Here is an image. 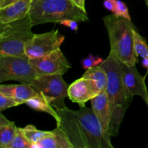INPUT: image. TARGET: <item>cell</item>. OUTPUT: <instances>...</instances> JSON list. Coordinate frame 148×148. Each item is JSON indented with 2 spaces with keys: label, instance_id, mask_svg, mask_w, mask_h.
Returning <instances> with one entry per match:
<instances>
[{
  "label": "cell",
  "instance_id": "7",
  "mask_svg": "<svg viewBox=\"0 0 148 148\" xmlns=\"http://www.w3.org/2000/svg\"><path fill=\"white\" fill-rule=\"evenodd\" d=\"M62 75H41L35 79L30 86L56 109L65 108L69 84Z\"/></svg>",
  "mask_w": 148,
  "mask_h": 148
},
{
  "label": "cell",
  "instance_id": "14",
  "mask_svg": "<svg viewBox=\"0 0 148 148\" xmlns=\"http://www.w3.org/2000/svg\"><path fill=\"white\" fill-rule=\"evenodd\" d=\"M0 93L11 97L19 104L25 103L26 101L38 95V93L27 84L20 85H1Z\"/></svg>",
  "mask_w": 148,
  "mask_h": 148
},
{
  "label": "cell",
  "instance_id": "8",
  "mask_svg": "<svg viewBox=\"0 0 148 148\" xmlns=\"http://www.w3.org/2000/svg\"><path fill=\"white\" fill-rule=\"evenodd\" d=\"M65 37L59 33V30L34 34L25 46V54L30 59L41 57L60 49Z\"/></svg>",
  "mask_w": 148,
  "mask_h": 148
},
{
  "label": "cell",
  "instance_id": "4",
  "mask_svg": "<svg viewBox=\"0 0 148 148\" xmlns=\"http://www.w3.org/2000/svg\"><path fill=\"white\" fill-rule=\"evenodd\" d=\"M29 16L33 26L47 23H58L64 19L88 22L87 12L72 4L70 0H33Z\"/></svg>",
  "mask_w": 148,
  "mask_h": 148
},
{
  "label": "cell",
  "instance_id": "5",
  "mask_svg": "<svg viewBox=\"0 0 148 148\" xmlns=\"http://www.w3.org/2000/svg\"><path fill=\"white\" fill-rule=\"evenodd\" d=\"M31 19L28 15L21 20L0 24V56L25 54V46L33 37Z\"/></svg>",
  "mask_w": 148,
  "mask_h": 148
},
{
  "label": "cell",
  "instance_id": "10",
  "mask_svg": "<svg viewBox=\"0 0 148 148\" xmlns=\"http://www.w3.org/2000/svg\"><path fill=\"white\" fill-rule=\"evenodd\" d=\"M121 70L124 88L129 98L133 99L134 96L139 95L148 106V92L145 80L139 73L136 65L128 66L121 63Z\"/></svg>",
  "mask_w": 148,
  "mask_h": 148
},
{
  "label": "cell",
  "instance_id": "27",
  "mask_svg": "<svg viewBox=\"0 0 148 148\" xmlns=\"http://www.w3.org/2000/svg\"><path fill=\"white\" fill-rule=\"evenodd\" d=\"M74 5L77 7L78 8L81 9L83 11L87 12L85 9V0H70Z\"/></svg>",
  "mask_w": 148,
  "mask_h": 148
},
{
  "label": "cell",
  "instance_id": "28",
  "mask_svg": "<svg viewBox=\"0 0 148 148\" xmlns=\"http://www.w3.org/2000/svg\"><path fill=\"white\" fill-rule=\"evenodd\" d=\"M19 0H0V8H3Z\"/></svg>",
  "mask_w": 148,
  "mask_h": 148
},
{
  "label": "cell",
  "instance_id": "1",
  "mask_svg": "<svg viewBox=\"0 0 148 148\" xmlns=\"http://www.w3.org/2000/svg\"><path fill=\"white\" fill-rule=\"evenodd\" d=\"M56 111L60 118L56 125L66 133L74 148L114 147L92 108L75 111L65 107Z\"/></svg>",
  "mask_w": 148,
  "mask_h": 148
},
{
  "label": "cell",
  "instance_id": "20",
  "mask_svg": "<svg viewBox=\"0 0 148 148\" xmlns=\"http://www.w3.org/2000/svg\"><path fill=\"white\" fill-rule=\"evenodd\" d=\"M134 47L137 56L142 58L148 57V45L146 39L138 33L137 28L134 30Z\"/></svg>",
  "mask_w": 148,
  "mask_h": 148
},
{
  "label": "cell",
  "instance_id": "26",
  "mask_svg": "<svg viewBox=\"0 0 148 148\" xmlns=\"http://www.w3.org/2000/svg\"><path fill=\"white\" fill-rule=\"evenodd\" d=\"M117 0H104L103 6L107 10L111 12L112 14H115L116 10Z\"/></svg>",
  "mask_w": 148,
  "mask_h": 148
},
{
  "label": "cell",
  "instance_id": "3",
  "mask_svg": "<svg viewBox=\"0 0 148 148\" xmlns=\"http://www.w3.org/2000/svg\"><path fill=\"white\" fill-rule=\"evenodd\" d=\"M103 22L109 37L111 51L121 63L128 66L136 65L138 62L134 47L136 27L132 20L112 14L104 17Z\"/></svg>",
  "mask_w": 148,
  "mask_h": 148
},
{
  "label": "cell",
  "instance_id": "13",
  "mask_svg": "<svg viewBox=\"0 0 148 148\" xmlns=\"http://www.w3.org/2000/svg\"><path fill=\"white\" fill-rule=\"evenodd\" d=\"M33 0H19L0 8V24L25 18L29 14Z\"/></svg>",
  "mask_w": 148,
  "mask_h": 148
},
{
  "label": "cell",
  "instance_id": "21",
  "mask_svg": "<svg viewBox=\"0 0 148 148\" xmlns=\"http://www.w3.org/2000/svg\"><path fill=\"white\" fill-rule=\"evenodd\" d=\"M8 148H33V144L30 143L25 137L23 128L17 127L15 137L10 143Z\"/></svg>",
  "mask_w": 148,
  "mask_h": 148
},
{
  "label": "cell",
  "instance_id": "19",
  "mask_svg": "<svg viewBox=\"0 0 148 148\" xmlns=\"http://www.w3.org/2000/svg\"><path fill=\"white\" fill-rule=\"evenodd\" d=\"M23 131L27 140L33 144V148L34 145L41 141L49 133V131H42L38 130L35 126L32 124H29L23 128Z\"/></svg>",
  "mask_w": 148,
  "mask_h": 148
},
{
  "label": "cell",
  "instance_id": "16",
  "mask_svg": "<svg viewBox=\"0 0 148 148\" xmlns=\"http://www.w3.org/2000/svg\"><path fill=\"white\" fill-rule=\"evenodd\" d=\"M17 130L14 122L7 119L2 114H0V147L8 148L15 137Z\"/></svg>",
  "mask_w": 148,
  "mask_h": 148
},
{
  "label": "cell",
  "instance_id": "18",
  "mask_svg": "<svg viewBox=\"0 0 148 148\" xmlns=\"http://www.w3.org/2000/svg\"><path fill=\"white\" fill-rule=\"evenodd\" d=\"M25 104L27 106L30 107V108H32V109L46 112V114L51 115L56 120V123L59 122V120H60V118H59V115H58L56 109H53L54 107L52 106L40 94H38V96L29 99L28 101H26Z\"/></svg>",
  "mask_w": 148,
  "mask_h": 148
},
{
  "label": "cell",
  "instance_id": "2",
  "mask_svg": "<svg viewBox=\"0 0 148 148\" xmlns=\"http://www.w3.org/2000/svg\"><path fill=\"white\" fill-rule=\"evenodd\" d=\"M101 65L106 69L108 76L106 91L112 114L108 134L111 137H116L119 134L126 111L133 99L129 98L126 92L123 82L121 62L115 54L110 51L108 57L104 59Z\"/></svg>",
  "mask_w": 148,
  "mask_h": 148
},
{
  "label": "cell",
  "instance_id": "15",
  "mask_svg": "<svg viewBox=\"0 0 148 148\" xmlns=\"http://www.w3.org/2000/svg\"><path fill=\"white\" fill-rule=\"evenodd\" d=\"M33 148H74L66 133L59 126L49 133L46 137L34 145Z\"/></svg>",
  "mask_w": 148,
  "mask_h": 148
},
{
  "label": "cell",
  "instance_id": "12",
  "mask_svg": "<svg viewBox=\"0 0 148 148\" xmlns=\"http://www.w3.org/2000/svg\"><path fill=\"white\" fill-rule=\"evenodd\" d=\"M90 103L92 110L99 120L104 132L109 135L108 132L112 114L106 90L100 92L96 96L90 100Z\"/></svg>",
  "mask_w": 148,
  "mask_h": 148
},
{
  "label": "cell",
  "instance_id": "11",
  "mask_svg": "<svg viewBox=\"0 0 148 148\" xmlns=\"http://www.w3.org/2000/svg\"><path fill=\"white\" fill-rule=\"evenodd\" d=\"M97 85L92 79L83 77L74 81L68 88V98L79 107H85L88 101L99 93Z\"/></svg>",
  "mask_w": 148,
  "mask_h": 148
},
{
  "label": "cell",
  "instance_id": "22",
  "mask_svg": "<svg viewBox=\"0 0 148 148\" xmlns=\"http://www.w3.org/2000/svg\"><path fill=\"white\" fill-rule=\"evenodd\" d=\"M104 59L99 56H94L92 54H89L87 57L84 58L81 61V64L82 68L85 70L93 66H99L103 62Z\"/></svg>",
  "mask_w": 148,
  "mask_h": 148
},
{
  "label": "cell",
  "instance_id": "24",
  "mask_svg": "<svg viewBox=\"0 0 148 148\" xmlns=\"http://www.w3.org/2000/svg\"><path fill=\"white\" fill-rule=\"evenodd\" d=\"M114 14L116 16H119V17H124L127 20H131V17H130L129 9L127 4L121 0H117L116 10V13Z\"/></svg>",
  "mask_w": 148,
  "mask_h": 148
},
{
  "label": "cell",
  "instance_id": "23",
  "mask_svg": "<svg viewBox=\"0 0 148 148\" xmlns=\"http://www.w3.org/2000/svg\"><path fill=\"white\" fill-rule=\"evenodd\" d=\"M19 105L20 104L16 102L11 97L5 95V94L0 93V111L12 108V107L17 106Z\"/></svg>",
  "mask_w": 148,
  "mask_h": 148
},
{
  "label": "cell",
  "instance_id": "9",
  "mask_svg": "<svg viewBox=\"0 0 148 148\" xmlns=\"http://www.w3.org/2000/svg\"><path fill=\"white\" fill-rule=\"evenodd\" d=\"M30 63L40 76L48 75H64L71 67L60 49L41 57L30 59Z\"/></svg>",
  "mask_w": 148,
  "mask_h": 148
},
{
  "label": "cell",
  "instance_id": "30",
  "mask_svg": "<svg viewBox=\"0 0 148 148\" xmlns=\"http://www.w3.org/2000/svg\"><path fill=\"white\" fill-rule=\"evenodd\" d=\"M145 1H146V4H147V5L148 7V0H145Z\"/></svg>",
  "mask_w": 148,
  "mask_h": 148
},
{
  "label": "cell",
  "instance_id": "17",
  "mask_svg": "<svg viewBox=\"0 0 148 148\" xmlns=\"http://www.w3.org/2000/svg\"><path fill=\"white\" fill-rule=\"evenodd\" d=\"M82 77L92 79L95 82L99 92L106 90L108 76L106 69L101 65L93 66L87 69Z\"/></svg>",
  "mask_w": 148,
  "mask_h": 148
},
{
  "label": "cell",
  "instance_id": "29",
  "mask_svg": "<svg viewBox=\"0 0 148 148\" xmlns=\"http://www.w3.org/2000/svg\"><path fill=\"white\" fill-rule=\"evenodd\" d=\"M142 65L143 66V67L148 69V57L143 58V60H142Z\"/></svg>",
  "mask_w": 148,
  "mask_h": 148
},
{
  "label": "cell",
  "instance_id": "6",
  "mask_svg": "<svg viewBox=\"0 0 148 148\" xmlns=\"http://www.w3.org/2000/svg\"><path fill=\"white\" fill-rule=\"evenodd\" d=\"M39 76L26 54L0 56V82L16 80L30 85Z\"/></svg>",
  "mask_w": 148,
  "mask_h": 148
},
{
  "label": "cell",
  "instance_id": "25",
  "mask_svg": "<svg viewBox=\"0 0 148 148\" xmlns=\"http://www.w3.org/2000/svg\"><path fill=\"white\" fill-rule=\"evenodd\" d=\"M59 23L60 25H64L66 27H69L72 30L75 31V33L77 32L78 24L77 21H76V20H72V19H64V20H61Z\"/></svg>",
  "mask_w": 148,
  "mask_h": 148
}]
</instances>
